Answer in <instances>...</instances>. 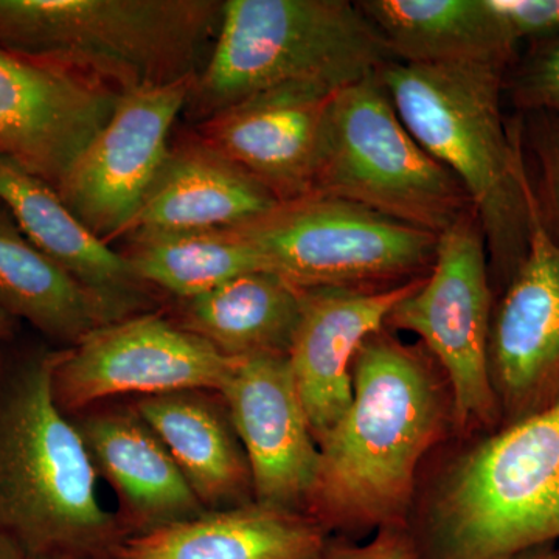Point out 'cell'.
<instances>
[{"mask_svg":"<svg viewBox=\"0 0 559 559\" xmlns=\"http://www.w3.org/2000/svg\"><path fill=\"white\" fill-rule=\"evenodd\" d=\"M70 418L95 473L116 492V516L124 538L207 513L170 452L134 407H91Z\"/></svg>","mask_w":559,"mask_h":559,"instance_id":"e0dca14e","label":"cell"},{"mask_svg":"<svg viewBox=\"0 0 559 559\" xmlns=\"http://www.w3.org/2000/svg\"><path fill=\"white\" fill-rule=\"evenodd\" d=\"M0 204L40 252L100 301L114 322L151 312L154 289L135 274L123 253L76 218L55 187L3 156Z\"/></svg>","mask_w":559,"mask_h":559,"instance_id":"ac0fdd59","label":"cell"},{"mask_svg":"<svg viewBox=\"0 0 559 559\" xmlns=\"http://www.w3.org/2000/svg\"><path fill=\"white\" fill-rule=\"evenodd\" d=\"M492 308L487 245L469 212L440 234L428 277L385 319V329L418 336L447 374L457 436L489 432L500 425L488 366Z\"/></svg>","mask_w":559,"mask_h":559,"instance_id":"9c48e42d","label":"cell"},{"mask_svg":"<svg viewBox=\"0 0 559 559\" xmlns=\"http://www.w3.org/2000/svg\"><path fill=\"white\" fill-rule=\"evenodd\" d=\"M282 204L200 138L171 146L124 238L154 231L229 229Z\"/></svg>","mask_w":559,"mask_h":559,"instance_id":"d6986e66","label":"cell"},{"mask_svg":"<svg viewBox=\"0 0 559 559\" xmlns=\"http://www.w3.org/2000/svg\"><path fill=\"white\" fill-rule=\"evenodd\" d=\"M221 395L248 455L255 502L308 516L320 450L289 359L238 360Z\"/></svg>","mask_w":559,"mask_h":559,"instance_id":"5bb4252c","label":"cell"},{"mask_svg":"<svg viewBox=\"0 0 559 559\" xmlns=\"http://www.w3.org/2000/svg\"><path fill=\"white\" fill-rule=\"evenodd\" d=\"M326 540L307 514L253 502L131 536L116 559H322Z\"/></svg>","mask_w":559,"mask_h":559,"instance_id":"44dd1931","label":"cell"},{"mask_svg":"<svg viewBox=\"0 0 559 559\" xmlns=\"http://www.w3.org/2000/svg\"><path fill=\"white\" fill-rule=\"evenodd\" d=\"M510 559H559V544L533 547V549L521 551Z\"/></svg>","mask_w":559,"mask_h":559,"instance_id":"f546056e","label":"cell"},{"mask_svg":"<svg viewBox=\"0 0 559 559\" xmlns=\"http://www.w3.org/2000/svg\"><path fill=\"white\" fill-rule=\"evenodd\" d=\"M403 64H485L506 70L516 47L487 0L356 2Z\"/></svg>","mask_w":559,"mask_h":559,"instance_id":"7402d4cb","label":"cell"},{"mask_svg":"<svg viewBox=\"0 0 559 559\" xmlns=\"http://www.w3.org/2000/svg\"><path fill=\"white\" fill-rule=\"evenodd\" d=\"M389 62L388 44L356 3L224 0L218 35L186 109L200 124L277 87L341 91Z\"/></svg>","mask_w":559,"mask_h":559,"instance_id":"8992f818","label":"cell"},{"mask_svg":"<svg viewBox=\"0 0 559 559\" xmlns=\"http://www.w3.org/2000/svg\"><path fill=\"white\" fill-rule=\"evenodd\" d=\"M297 288L384 289L428 277L440 235L312 193L234 227Z\"/></svg>","mask_w":559,"mask_h":559,"instance_id":"ba28073f","label":"cell"},{"mask_svg":"<svg viewBox=\"0 0 559 559\" xmlns=\"http://www.w3.org/2000/svg\"><path fill=\"white\" fill-rule=\"evenodd\" d=\"M489 380L500 425L535 414L559 389V240L540 215L538 197L525 259L492 308Z\"/></svg>","mask_w":559,"mask_h":559,"instance_id":"7c38bea8","label":"cell"},{"mask_svg":"<svg viewBox=\"0 0 559 559\" xmlns=\"http://www.w3.org/2000/svg\"><path fill=\"white\" fill-rule=\"evenodd\" d=\"M55 360L57 352L25 360L0 393V533L36 559H116L127 538L55 401Z\"/></svg>","mask_w":559,"mask_h":559,"instance_id":"277c9868","label":"cell"},{"mask_svg":"<svg viewBox=\"0 0 559 559\" xmlns=\"http://www.w3.org/2000/svg\"><path fill=\"white\" fill-rule=\"evenodd\" d=\"M0 559H36L9 535L0 533Z\"/></svg>","mask_w":559,"mask_h":559,"instance_id":"f1b7e54d","label":"cell"},{"mask_svg":"<svg viewBox=\"0 0 559 559\" xmlns=\"http://www.w3.org/2000/svg\"><path fill=\"white\" fill-rule=\"evenodd\" d=\"M238 360L151 311L109 323L73 347L58 349L53 396L68 417H75L114 396L221 393Z\"/></svg>","mask_w":559,"mask_h":559,"instance_id":"30bf717a","label":"cell"},{"mask_svg":"<svg viewBox=\"0 0 559 559\" xmlns=\"http://www.w3.org/2000/svg\"><path fill=\"white\" fill-rule=\"evenodd\" d=\"M425 278L384 289L300 288V320L288 359L318 444L352 403L353 359L360 345Z\"/></svg>","mask_w":559,"mask_h":559,"instance_id":"2e32d148","label":"cell"},{"mask_svg":"<svg viewBox=\"0 0 559 559\" xmlns=\"http://www.w3.org/2000/svg\"><path fill=\"white\" fill-rule=\"evenodd\" d=\"M11 330H13V325H11V319L7 318V316H3L2 312H0V344H2L3 341L9 340Z\"/></svg>","mask_w":559,"mask_h":559,"instance_id":"4dcf8cb0","label":"cell"},{"mask_svg":"<svg viewBox=\"0 0 559 559\" xmlns=\"http://www.w3.org/2000/svg\"><path fill=\"white\" fill-rule=\"evenodd\" d=\"M176 304L173 320L227 358H288L300 320L301 290L274 272L257 271Z\"/></svg>","mask_w":559,"mask_h":559,"instance_id":"603a6c76","label":"cell"},{"mask_svg":"<svg viewBox=\"0 0 559 559\" xmlns=\"http://www.w3.org/2000/svg\"><path fill=\"white\" fill-rule=\"evenodd\" d=\"M540 173H543V200L540 215L547 229L559 240V128L544 131L538 140Z\"/></svg>","mask_w":559,"mask_h":559,"instance_id":"83f0119b","label":"cell"},{"mask_svg":"<svg viewBox=\"0 0 559 559\" xmlns=\"http://www.w3.org/2000/svg\"><path fill=\"white\" fill-rule=\"evenodd\" d=\"M336 92L310 84L266 91L202 121L198 138L280 202L299 200L314 193L323 123Z\"/></svg>","mask_w":559,"mask_h":559,"instance_id":"9a60e30c","label":"cell"},{"mask_svg":"<svg viewBox=\"0 0 559 559\" xmlns=\"http://www.w3.org/2000/svg\"><path fill=\"white\" fill-rule=\"evenodd\" d=\"M124 240L121 253L135 274L176 300L202 296L249 272L267 271L259 252L234 227L135 234Z\"/></svg>","mask_w":559,"mask_h":559,"instance_id":"d4e9b609","label":"cell"},{"mask_svg":"<svg viewBox=\"0 0 559 559\" xmlns=\"http://www.w3.org/2000/svg\"><path fill=\"white\" fill-rule=\"evenodd\" d=\"M314 193L437 235L473 212L462 183L411 134L378 75L331 98Z\"/></svg>","mask_w":559,"mask_h":559,"instance_id":"52a82bcc","label":"cell"},{"mask_svg":"<svg viewBox=\"0 0 559 559\" xmlns=\"http://www.w3.org/2000/svg\"><path fill=\"white\" fill-rule=\"evenodd\" d=\"M221 0H0V47L117 94L197 79Z\"/></svg>","mask_w":559,"mask_h":559,"instance_id":"5b68a950","label":"cell"},{"mask_svg":"<svg viewBox=\"0 0 559 559\" xmlns=\"http://www.w3.org/2000/svg\"><path fill=\"white\" fill-rule=\"evenodd\" d=\"M406 527L417 559H510L559 544V389L520 421L430 452Z\"/></svg>","mask_w":559,"mask_h":559,"instance_id":"7a4b0ae2","label":"cell"},{"mask_svg":"<svg viewBox=\"0 0 559 559\" xmlns=\"http://www.w3.org/2000/svg\"><path fill=\"white\" fill-rule=\"evenodd\" d=\"M521 108L543 110L559 119V35L539 43L511 80Z\"/></svg>","mask_w":559,"mask_h":559,"instance_id":"484cf974","label":"cell"},{"mask_svg":"<svg viewBox=\"0 0 559 559\" xmlns=\"http://www.w3.org/2000/svg\"><path fill=\"white\" fill-rule=\"evenodd\" d=\"M132 407L170 452L205 510L255 502L248 455L219 392L178 390L142 396Z\"/></svg>","mask_w":559,"mask_h":559,"instance_id":"ffe728a7","label":"cell"},{"mask_svg":"<svg viewBox=\"0 0 559 559\" xmlns=\"http://www.w3.org/2000/svg\"><path fill=\"white\" fill-rule=\"evenodd\" d=\"M80 73L0 47V156L57 189L119 100Z\"/></svg>","mask_w":559,"mask_h":559,"instance_id":"4fadbf2b","label":"cell"},{"mask_svg":"<svg viewBox=\"0 0 559 559\" xmlns=\"http://www.w3.org/2000/svg\"><path fill=\"white\" fill-rule=\"evenodd\" d=\"M353 399L320 441L308 509L329 536L356 540L406 524L423 463L457 432L447 374L423 344L382 326L360 345Z\"/></svg>","mask_w":559,"mask_h":559,"instance_id":"6da1fadb","label":"cell"},{"mask_svg":"<svg viewBox=\"0 0 559 559\" xmlns=\"http://www.w3.org/2000/svg\"><path fill=\"white\" fill-rule=\"evenodd\" d=\"M400 119L468 194L502 290L527 253L536 194L502 114L503 69L389 62L378 73Z\"/></svg>","mask_w":559,"mask_h":559,"instance_id":"3957f363","label":"cell"},{"mask_svg":"<svg viewBox=\"0 0 559 559\" xmlns=\"http://www.w3.org/2000/svg\"><path fill=\"white\" fill-rule=\"evenodd\" d=\"M197 79L120 94L109 120L55 189L108 245L124 237L167 160L173 124Z\"/></svg>","mask_w":559,"mask_h":559,"instance_id":"8fae6325","label":"cell"},{"mask_svg":"<svg viewBox=\"0 0 559 559\" xmlns=\"http://www.w3.org/2000/svg\"><path fill=\"white\" fill-rule=\"evenodd\" d=\"M487 5L513 47L559 35V0H487Z\"/></svg>","mask_w":559,"mask_h":559,"instance_id":"4316f807","label":"cell"},{"mask_svg":"<svg viewBox=\"0 0 559 559\" xmlns=\"http://www.w3.org/2000/svg\"><path fill=\"white\" fill-rule=\"evenodd\" d=\"M0 312L73 347L114 323L108 310L40 252L0 204Z\"/></svg>","mask_w":559,"mask_h":559,"instance_id":"cb8c5ba5","label":"cell"}]
</instances>
